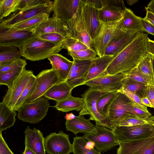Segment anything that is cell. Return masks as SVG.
Segmentation results:
<instances>
[{"instance_id":"6da1fadb","label":"cell","mask_w":154,"mask_h":154,"mask_svg":"<svg viewBox=\"0 0 154 154\" xmlns=\"http://www.w3.org/2000/svg\"><path fill=\"white\" fill-rule=\"evenodd\" d=\"M148 34L141 33L115 57L106 69V73L113 75L127 72L136 67L148 53Z\"/></svg>"},{"instance_id":"7a4b0ae2","label":"cell","mask_w":154,"mask_h":154,"mask_svg":"<svg viewBox=\"0 0 154 154\" xmlns=\"http://www.w3.org/2000/svg\"><path fill=\"white\" fill-rule=\"evenodd\" d=\"M62 42L54 43L42 40L34 35L19 49L22 57L31 61L48 58L62 49Z\"/></svg>"},{"instance_id":"3957f363","label":"cell","mask_w":154,"mask_h":154,"mask_svg":"<svg viewBox=\"0 0 154 154\" xmlns=\"http://www.w3.org/2000/svg\"><path fill=\"white\" fill-rule=\"evenodd\" d=\"M108 92L89 87L82 96L84 105L80 111L79 115L90 116V120L95 122L96 125L104 126L111 130L114 128L111 122L107 118L100 115L98 112L96 103L99 98Z\"/></svg>"},{"instance_id":"277c9868","label":"cell","mask_w":154,"mask_h":154,"mask_svg":"<svg viewBox=\"0 0 154 154\" xmlns=\"http://www.w3.org/2000/svg\"><path fill=\"white\" fill-rule=\"evenodd\" d=\"M123 21V17L120 20L113 22H101L99 32L92 43V47L98 57L103 56L109 43L122 32L126 31L122 29Z\"/></svg>"},{"instance_id":"5b68a950","label":"cell","mask_w":154,"mask_h":154,"mask_svg":"<svg viewBox=\"0 0 154 154\" xmlns=\"http://www.w3.org/2000/svg\"><path fill=\"white\" fill-rule=\"evenodd\" d=\"M119 143L154 136V124L146 123L131 126H115L112 130Z\"/></svg>"},{"instance_id":"8992f818","label":"cell","mask_w":154,"mask_h":154,"mask_svg":"<svg viewBox=\"0 0 154 154\" xmlns=\"http://www.w3.org/2000/svg\"><path fill=\"white\" fill-rule=\"evenodd\" d=\"M50 106L48 100L43 96L25 103L18 111L17 117L24 122L36 124L46 116Z\"/></svg>"},{"instance_id":"52a82bcc","label":"cell","mask_w":154,"mask_h":154,"mask_svg":"<svg viewBox=\"0 0 154 154\" xmlns=\"http://www.w3.org/2000/svg\"><path fill=\"white\" fill-rule=\"evenodd\" d=\"M54 1L28 7L12 14L0 20V27L11 28L15 25L43 13L50 14L53 11Z\"/></svg>"},{"instance_id":"ba28073f","label":"cell","mask_w":154,"mask_h":154,"mask_svg":"<svg viewBox=\"0 0 154 154\" xmlns=\"http://www.w3.org/2000/svg\"><path fill=\"white\" fill-rule=\"evenodd\" d=\"M82 2L81 0L77 11L71 20L64 24L67 36L78 40L89 48H93L92 42L86 29L82 12Z\"/></svg>"},{"instance_id":"9c48e42d","label":"cell","mask_w":154,"mask_h":154,"mask_svg":"<svg viewBox=\"0 0 154 154\" xmlns=\"http://www.w3.org/2000/svg\"><path fill=\"white\" fill-rule=\"evenodd\" d=\"M95 125L97 134H85L83 137L88 142L93 143L97 150L104 152L119 145L112 130L103 126Z\"/></svg>"},{"instance_id":"30bf717a","label":"cell","mask_w":154,"mask_h":154,"mask_svg":"<svg viewBox=\"0 0 154 154\" xmlns=\"http://www.w3.org/2000/svg\"><path fill=\"white\" fill-rule=\"evenodd\" d=\"M36 79L35 88L25 103L43 97L51 87L60 82L55 71L52 68L42 70L36 76Z\"/></svg>"},{"instance_id":"8fae6325","label":"cell","mask_w":154,"mask_h":154,"mask_svg":"<svg viewBox=\"0 0 154 154\" xmlns=\"http://www.w3.org/2000/svg\"><path fill=\"white\" fill-rule=\"evenodd\" d=\"M46 152L48 154H70L72 152V144L69 135L60 131L51 133L45 138Z\"/></svg>"},{"instance_id":"7c38bea8","label":"cell","mask_w":154,"mask_h":154,"mask_svg":"<svg viewBox=\"0 0 154 154\" xmlns=\"http://www.w3.org/2000/svg\"><path fill=\"white\" fill-rule=\"evenodd\" d=\"M33 71L24 68L19 77L8 87L6 93L3 98L2 102L11 109L21 94L33 74Z\"/></svg>"},{"instance_id":"4fadbf2b","label":"cell","mask_w":154,"mask_h":154,"mask_svg":"<svg viewBox=\"0 0 154 154\" xmlns=\"http://www.w3.org/2000/svg\"><path fill=\"white\" fill-rule=\"evenodd\" d=\"M125 77L124 73L113 75L105 74L87 82L83 85L103 91H119L122 88L123 81Z\"/></svg>"},{"instance_id":"5bb4252c","label":"cell","mask_w":154,"mask_h":154,"mask_svg":"<svg viewBox=\"0 0 154 154\" xmlns=\"http://www.w3.org/2000/svg\"><path fill=\"white\" fill-rule=\"evenodd\" d=\"M130 100L122 91L118 92L108 106L107 117L111 122L126 117H133L128 111Z\"/></svg>"},{"instance_id":"9a60e30c","label":"cell","mask_w":154,"mask_h":154,"mask_svg":"<svg viewBox=\"0 0 154 154\" xmlns=\"http://www.w3.org/2000/svg\"><path fill=\"white\" fill-rule=\"evenodd\" d=\"M117 154H154V136L119 143Z\"/></svg>"},{"instance_id":"2e32d148","label":"cell","mask_w":154,"mask_h":154,"mask_svg":"<svg viewBox=\"0 0 154 154\" xmlns=\"http://www.w3.org/2000/svg\"><path fill=\"white\" fill-rule=\"evenodd\" d=\"M82 0L83 17L87 31L92 42L98 35L101 25L99 10L86 3L84 0Z\"/></svg>"},{"instance_id":"e0dca14e","label":"cell","mask_w":154,"mask_h":154,"mask_svg":"<svg viewBox=\"0 0 154 154\" xmlns=\"http://www.w3.org/2000/svg\"><path fill=\"white\" fill-rule=\"evenodd\" d=\"M33 35L31 31L0 27V45L14 46L19 49Z\"/></svg>"},{"instance_id":"ac0fdd59","label":"cell","mask_w":154,"mask_h":154,"mask_svg":"<svg viewBox=\"0 0 154 154\" xmlns=\"http://www.w3.org/2000/svg\"><path fill=\"white\" fill-rule=\"evenodd\" d=\"M102 8L99 10L100 20L103 22H113L123 18L126 7L122 0H102Z\"/></svg>"},{"instance_id":"d6986e66","label":"cell","mask_w":154,"mask_h":154,"mask_svg":"<svg viewBox=\"0 0 154 154\" xmlns=\"http://www.w3.org/2000/svg\"><path fill=\"white\" fill-rule=\"evenodd\" d=\"M73 64L66 82L73 89L85 82L92 60H73Z\"/></svg>"},{"instance_id":"ffe728a7","label":"cell","mask_w":154,"mask_h":154,"mask_svg":"<svg viewBox=\"0 0 154 154\" xmlns=\"http://www.w3.org/2000/svg\"><path fill=\"white\" fill-rule=\"evenodd\" d=\"M142 32L134 30L123 32L109 43L105 50L104 55L116 57Z\"/></svg>"},{"instance_id":"44dd1931","label":"cell","mask_w":154,"mask_h":154,"mask_svg":"<svg viewBox=\"0 0 154 154\" xmlns=\"http://www.w3.org/2000/svg\"><path fill=\"white\" fill-rule=\"evenodd\" d=\"M81 0H55L53 4V16L65 23L72 18L79 7Z\"/></svg>"},{"instance_id":"7402d4cb","label":"cell","mask_w":154,"mask_h":154,"mask_svg":"<svg viewBox=\"0 0 154 154\" xmlns=\"http://www.w3.org/2000/svg\"><path fill=\"white\" fill-rule=\"evenodd\" d=\"M24 132L25 146L34 154H45V138L42 132L35 128L31 129L28 126Z\"/></svg>"},{"instance_id":"603a6c76","label":"cell","mask_w":154,"mask_h":154,"mask_svg":"<svg viewBox=\"0 0 154 154\" xmlns=\"http://www.w3.org/2000/svg\"><path fill=\"white\" fill-rule=\"evenodd\" d=\"M89 119H86L82 115L75 116L71 119L66 120L65 124L66 130L76 135L79 133L96 134L97 131L95 125L93 124Z\"/></svg>"},{"instance_id":"cb8c5ba5","label":"cell","mask_w":154,"mask_h":154,"mask_svg":"<svg viewBox=\"0 0 154 154\" xmlns=\"http://www.w3.org/2000/svg\"><path fill=\"white\" fill-rule=\"evenodd\" d=\"M52 68L56 72L60 82L65 81L73 64L72 61L60 54H55L48 57Z\"/></svg>"},{"instance_id":"d4e9b609","label":"cell","mask_w":154,"mask_h":154,"mask_svg":"<svg viewBox=\"0 0 154 154\" xmlns=\"http://www.w3.org/2000/svg\"><path fill=\"white\" fill-rule=\"evenodd\" d=\"M65 22L58 17L53 16L32 30L34 35L47 33H57L67 36L64 24Z\"/></svg>"},{"instance_id":"484cf974","label":"cell","mask_w":154,"mask_h":154,"mask_svg":"<svg viewBox=\"0 0 154 154\" xmlns=\"http://www.w3.org/2000/svg\"><path fill=\"white\" fill-rule=\"evenodd\" d=\"M114 57L112 55H103L101 57L98 56L92 60V63L84 83L106 74V69Z\"/></svg>"},{"instance_id":"4316f807","label":"cell","mask_w":154,"mask_h":154,"mask_svg":"<svg viewBox=\"0 0 154 154\" xmlns=\"http://www.w3.org/2000/svg\"><path fill=\"white\" fill-rule=\"evenodd\" d=\"M72 90L66 81L60 82L51 87L43 96L48 100H54L56 102L71 95Z\"/></svg>"},{"instance_id":"83f0119b","label":"cell","mask_w":154,"mask_h":154,"mask_svg":"<svg viewBox=\"0 0 154 154\" xmlns=\"http://www.w3.org/2000/svg\"><path fill=\"white\" fill-rule=\"evenodd\" d=\"M123 17L122 26V30L145 32L142 25V18L136 15L131 9L126 8L123 13Z\"/></svg>"},{"instance_id":"f1b7e54d","label":"cell","mask_w":154,"mask_h":154,"mask_svg":"<svg viewBox=\"0 0 154 154\" xmlns=\"http://www.w3.org/2000/svg\"><path fill=\"white\" fill-rule=\"evenodd\" d=\"M84 105L82 98L74 97L71 95L63 100L56 102L54 107L58 111L67 112L72 110L80 111Z\"/></svg>"},{"instance_id":"f546056e","label":"cell","mask_w":154,"mask_h":154,"mask_svg":"<svg viewBox=\"0 0 154 154\" xmlns=\"http://www.w3.org/2000/svg\"><path fill=\"white\" fill-rule=\"evenodd\" d=\"M16 111L3 102L0 103V133L13 126L16 121Z\"/></svg>"},{"instance_id":"4dcf8cb0","label":"cell","mask_w":154,"mask_h":154,"mask_svg":"<svg viewBox=\"0 0 154 154\" xmlns=\"http://www.w3.org/2000/svg\"><path fill=\"white\" fill-rule=\"evenodd\" d=\"M22 57L19 48L10 45H0V67Z\"/></svg>"},{"instance_id":"1f68e13d","label":"cell","mask_w":154,"mask_h":154,"mask_svg":"<svg viewBox=\"0 0 154 154\" xmlns=\"http://www.w3.org/2000/svg\"><path fill=\"white\" fill-rule=\"evenodd\" d=\"M50 14L43 13L18 23L11 28L19 30L32 31L47 20Z\"/></svg>"},{"instance_id":"d6a6232c","label":"cell","mask_w":154,"mask_h":154,"mask_svg":"<svg viewBox=\"0 0 154 154\" xmlns=\"http://www.w3.org/2000/svg\"><path fill=\"white\" fill-rule=\"evenodd\" d=\"M136 67L146 78L150 84L154 86V74L150 54L148 53Z\"/></svg>"},{"instance_id":"836d02e7","label":"cell","mask_w":154,"mask_h":154,"mask_svg":"<svg viewBox=\"0 0 154 154\" xmlns=\"http://www.w3.org/2000/svg\"><path fill=\"white\" fill-rule=\"evenodd\" d=\"M88 143L83 137H73L72 143V152L74 154H101V152L94 148L87 147Z\"/></svg>"},{"instance_id":"e575fe53","label":"cell","mask_w":154,"mask_h":154,"mask_svg":"<svg viewBox=\"0 0 154 154\" xmlns=\"http://www.w3.org/2000/svg\"><path fill=\"white\" fill-rule=\"evenodd\" d=\"M147 85L125 77L123 82L122 89L137 95L140 98L146 96Z\"/></svg>"},{"instance_id":"d590c367","label":"cell","mask_w":154,"mask_h":154,"mask_svg":"<svg viewBox=\"0 0 154 154\" xmlns=\"http://www.w3.org/2000/svg\"><path fill=\"white\" fill-rule=\"evenodd\" d=\"M36 82V76L33 74L31 75L28 84L15 104L14 110L18 111L24 105L26 100L34 90Z\"/></svg>"},{"instance_id":"8d00e7d4","label":"cell","mask_w":154,"mask_h":154,"mask_svg":"<svg viewBox=\"0 0 154 154\" xmlns=\"http://www.w3.org/2000/svg\"><path fill=\"white\" fill-rule=\"evenodd\" d=\"M20 0H0V20H2L19 11Z\"/></svg>"},{"instance_id":"74e56055","label":"cell","mask_w":154,"mask_h":154,"mask_svg":"<svg viewBox=\"0 0 154 154\" xmlns=\"http://www.w3.org/2000/svg\"><path fill=\"white\" fill-rule=\"evenodd\" d=\"M114 127L118 126H131L146 123L154 124V116L146 119L135 117H126L111 122Z\"/></svg>"},{"instance_id":"f35d334b","label":"cell","mask_w":154,"mask_h":154,"mask_svg":"<svg viewBox=\"0 0 154 154\" xmlns=\"http://www.w3.org/2000/svg\"><path fill=\"white\" fill-rule=\"evenodd\" d=\"M118 91L108 92L99 98L96 105L97 111L100 115L107 118L106 110L108 106Z\"/></svg>"},{"instance_id":"ab89813d","label":"cell","mask_w":154,"mask_h":154,"mask_svg":"<svg viewBox=\"0 0 154 154\" xmlns=\"http://www.w3.org/2000/svg\"><path fill=\"white\" fill-rule=\"evenodd\" d=\"M61 48L66 49L67 51H78L89 48L78 40L66 37L62 42Z\"/></svg>"},{"instance_id":"60d3db41","label":"cell","mask_w":154,"mask_h":154,"mask_svg":"<svg viewBox=\"0 0 154 154\" xmlns=\"http://www.w3.org/2000/svg\"><path fill=\"white\" fill-rule=\"evenodd\" d=\"M67 51L73 60H92L97 57V54L93 48H88L78 51Z\"/></svg>"},{"instance_id":"b9f144b4","label":"cell","mask_w":154,"mask_h":154,"mask_svg":"<svg viewBox=\"0 0 154 154\" xmlns=\"http://www.w3.org/2000/svg\"><path fill=\"white\" fill-rule=\"evenodd\" d=\"M24 68L0 73V85H6L8 87L10 86L20 75Z\"/></svg>"},{"instance_id":"7bdbcfd3","label":"cell","mask_w":154,"mask_h":154,"mask_svg":"<svg viewBox=\"0 0 154 154\" xmlns=\"http://www.w3.org/2000/svg\"><path fill=\"white\" fill-rule=\"evenodd\" d=\"M128 111L133 117L146 119L152 116V114L149 111L143 110L131 100L129 103Z\"/></svg>"},{"instance_id":"ee69618b","label":"cell","mask_w":154,"mask_h":154,"mask_svg":"<svg viewBox=\"0 0 154 154\" xmlns=\"http://www.w3.org/2000/svg\"><path fill=\"white\" fill-rule=\"evenodd\" d=\"M26 65V61L23 59L15 60L0 67V73L25 68Z\"/></svg>"},{"instance_id":"f6af8a7d","label":"cell","mask_w":154,"mask_h":154,"mask_svg":"<svg viewBox=\"0 0 154 154\" xmlns=\"http://www.w3.org/2000/svg\"><path fill=\"white\" fill-rule=\"evenodd\" d=\"M124 73L125 74L126 77L131 80L146 85L150 84L146 78L138 70L137 67Z\"/></svg>"},{"instance_id":"bcb514c9","label":"cell","mask_w":154,"mask_h":154,"mask_svg":"<svg viewBox=\"0 0 154 154\" xmlns=\"http://www.w3.org/2000/svg\"><path fill=\"white\" fill-rule=\"evenodd\" d=\"M36 36L42 40L54 43L62 42L66 38L62 35L57 33H45Z\"/></svg>"},{"instance_id":"7dc6e473","label":"cell","mask_w":154,"mask_h":154,"mask_svg":"<svg viewBox=\"0 0 154 154\" xmlns=\"http://www.w3.org/2000/svg\"><path fill=\"white\" fill-rule=\"evenodd\" d=\"M126 95L134 104L143 110L148 111L147 106L142 101L141 98L136 94L128 90L122 89L120 91Z\"/></svg>"},{"instance_id":"c3c4849f","label":"cell","mask_w":154,"mask_h":154,"mask_svg":"<svg viewBox=\"0 0 154 154\" xmlns=\"http://www.w3.org/2000/svg\"><path fill=\"white\" fill-rule=\"evenodd\" d=\"M51 1L50 0H20L18 7L19 10L50 3Z\"/></svg>"},{"instance_id":"681fc988","label":"cell","mask_w":154,"mask_h":154,"mask_svg":"<svg viewBox=\"0 0 154 154\" xmlns=\"http://www.w3.org/2000/svg\"><path fill=\"white\" fill-rule=\"evenodd\" d=\"M0 154H14L4 139L2 133H0Z\"/></svg>"},{"instance_id":"f907efd6","label":"cell","mask_w":154,"mask_h":154,"mask_svg":"<svg viewBox=\"0 0 154 154\" xmlns=\"http://www.w3.org/2000/svg\"><path fill=\"white\" fill-rule=\"evenodd\" d=\"M146 96L154 109V86L150 84L147 85Z\"/></svg>"},{"instance_id":"816d5d0a","label":"cell","mask_w":154,"mask_h":154,"mask_svg":"<svg viewBox=\"0 0 154 154\" xmlns=\"http://www.w3.org/2000/svg\"><path fill=\"white\" fill-rule=\"evenodd\" d=\"M142 22L145 32L154 36V26L143 18H142Z\"/></svg>"},{"instance_id":"f5cc1de1","label":"cell","mask_w":154,"mask_h":154,"mask_svg":"<svg viewBox=\"0 0 154 154\" xmlns=\"http://www.w3.org/2000/svg\"><path fill=\"white\" fill-rule=\"evenodd\" d=\"M86 3H89L99 10L101 9L103 7L102 0H84Z\"/></svg>"},{"instance_id":"db71d44e","label":"cell","mask_w":154,"mask_h":154,"mask_svg":"<svg viewBox=\"0 0 154 154\" xmlns=\"http://www.w3.org/2000/svg\"><path fill=\"white\" fill-rule=\"evenodd\" d=\"M145 9L146 14L145 17L143 18L154 26V14L148 10L146 7H145Z\"/></svg>"},{"instance_id":"11a10c76","label":"cell","mask_w":154,"mask_h":154,"mask_svg":"<svg viewBox=\"0 0 154 154\" xmlns=\"http://www.w3.org/2000/svg\"><path fill=\"white\" fill-rule=\"evenodd\" d=\"M148 53L154 55V41L148 38L147 41Z\"/></svg>"},{"instance_id":"9f6ffc18","label":"cell","mask_w":154,"mask_h":154,"mask_svg":"<svg viewBox=\"0 0 154 154\" xmlns=\"http://www.w3.org/2000/svg\"><path fill=\"white\" fill-rule=\"evenodd\" d=\"M141 99L143 103L146 106L151 108H153L152 105L146 96L144 97L141 98Z\"/></svg>"},{"instance_id":"6f0895ef","label":"cell","mask_w":154,"mask_h":154,"mask_svg":"<svg viewBox=\"0 0 154 154\" xmlns=\"http://www.w3.org/2000/svg\"><path fill=\"white\" fill-rule=\"evenodd\" d=\"M147 8L154 14V0L151 1L147 5Z\"/></svg>"},{"instance_id":"680465c9","label":"cell","mask_w":154,"mask_h":154,"mask_svg":"<svg viewBox=\"0 0 154 154\" xmlns=\"http://www.w3.org/2000/svg\"><path fill=\"white\" fill-rule=\"evenodd\" d=\"M22 154H34L28 147L25 146V150Z\"/></svg>"},{"instance_id":"91938a15","label":"cell","mask_w":154,"mask_h":154,"mask_svg":"<svg viewBox=\"0 0 154 154\" xmlns=\"http://www.w3.org/2000/svg\"><path fill=\"white\" fill-rule=\"evenodd\" d=\"M66 116V120H70L74 118L75 116L72 113L67 114Z\"/></svg>"},{"instance_id":"94428289","label":"cell","mask_w":154,"mask_h":154,"mask_svg":"<svg viewBox=\"0 0 154 154\" xmlns=\"http://www.w3.org/2000/svg\"><path fill=\"white\" fill-rule=\"evenodd\" d=\"M126 1L128 5H131L136 3L138 0H127Z\"/></svg>"},{"instance_id":"6125c7cd","label":"cell","mask_w":154,"mask_h":154,"mask_svg":"<svg viewBox=\"0 0 154 154\" xmlns=\"http://www.w3.org/2000/svg\"><path fill=\"white\" fill-rule=\"evenodd\" d=\"M150 54L151 55V58H152L153 71V72H154V55H152L151 54Z\"/></svg>"}]
</instances>
